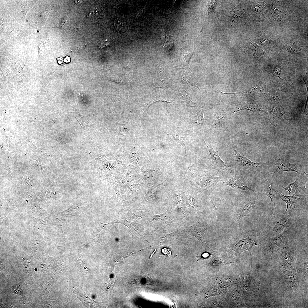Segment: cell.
<instances>
[{
  "mask_svg": "<svg viewBox=\"0 0 308 308\" xmlns=\"http://www.w3.org/2000/svg\"><path fill=\"white\" fill-rule=\"evenodd\" d=\"M273 216L268 226V237L273 236L281 233L291 227L293 224L291 216L288 214L277 213Z\"/></svg>",
  "mask_w": 308,
  "mask_h": 308,
  "instance_id": "cell-1",
  "label": "cell"
},
{
  "mask_svg": "<svg viewBox=\"0 0 308 308\" xmlns=\"http://www.w3.org/2000/svg\"><path fill=\"white\" fill-rule=\"evenodd\" d=\"M270 169L271 171L279 175H282L285 172L292 171L303 177L308 175L295 163H291L284 158L276 159Z\"/></svg>",
  "mask_w": 308,
  "mask_h": 308,
  "instance_id": "cell-2",
  "label": "cell"
},
{
  "mask_svg": "<svg viewBox=\"0 0 308 308\" xmlns=\"http://www.w3.org/2000/svg\"><path fill=\"white\" fill-rule=\"evenodd\" d=\"M263 190L265 195L270 199L273 215L277 213L275 204V196L280 192L278 185L275 181L265 176L263 182Z\"/></svg>",
  "mask_w": 308,
  "mask_h": 308,
  "instance_id": "cell-3",
  "label": "cell"
},
{
  "mask_svg": "<svg viewBox=\"0 0 308 308\" xmlns=\"http://www.w3.org/2000/svg\"><path fill=\"white\" fill-rule=\"evenodd\" d=\"M297 175L294 182L289 184L283 189L288 192L289 195L300 197L307 196L308 189L306 187L307 181L305 178L307 177Z\"/></svg>",
  "mask_w": 308,
  "mask_h": 308,
  "instance_id": "cell-4",
  "label": "cell"
},
{
  "mask_svg": "<svg viewBox=\"0 0 308 308\" xmlns=\"http://www.w3.org/2000/svg\"><path fill=\"white\" fill-rule=\"evenodd\" d=\"M278 197L282 200L285 201L287 205L285 213L287 214L288 212L292 213L295 211L300 210L305 205L306 202L305 197H301L300 198L294 195L285 196L279 192L277 194Z\"/></svg>",
  "mask_w": 308,
  "mask_h": 308,
  "instance_id": "cell-5",
  "label": "cell"
},
{
  "mask_svg": "<svg viewBox=\"0 0 308 308\" xmlns=\"http://www.w3.org/2000/svg\"><path fill=\"white\" fill-rule=\"evenodd\" d=\"M291 227L281 233L275 236L268 237L266 242L268 248L272 252L275 250L283 245L287 244L291 235Z\"/></svg>",
  "mask_w": 308,
  "mask_h": 308,
  "instance_id": "cell-6",
  "label": "cell"
},
{
  "mask_svg": "<svg viewBox=\"0 0 308 308\" xmlns=\"http://www.w3.org/2000/svg\"><path fill=\"white\" fill-rule=\"evenodd\" d=\"M237 161L243 168L253 172L259 171L267 165L263 162L255 163L252 161L245 156L241 155L236 150L234 146L233 147Z\"/></svg>",
  "mask_w": 308,
  "mask_h": 308,
  "instance_id": "cell-7",
  "label": "cell"
},
{
  "mask_svg": "<svg viewBox=\"0 0 308 308\" xmlns=\"http://www.w3.org/2000/svg\"><path fill=\"white\" fill-rule=\"evenodd\" d=\"M203 141L206 146L210 153V161L215 169L222 171H226L228 169L230 166L227 163L224 162L219 156L218 151H215L213 149L208 146L203 139Z\"/></svg>",
  "mask_w": 308,
  "mask_h": 308,
  "instance_id": "cell-8",
  "label": "cell"
},
{
  "mask_svg": "<svg viewBox=\"0 0 308 308\" xmlns=\"http://www.w3.org/2000/svg\"><path fill=\"white\" fill-rule=\"evenodd\" d=\"M224 185L238 188L244 191H250L255 194L256 193L255 188L248 181L233 178L223 182Z\"/></svg>",
  "mask_w": 308,
  "mask_h": 308,
  "instance_id": "cell-9",
  "label": "cell"
},
{
  "mask_svg": "<svg viewBox=\"0 0 308 308\" xmlns=\"http://www.w3.org/2000/svg\"><path fill=\"white\" fill-rule=\"evenodd\" d=\"M257 244L251 238H247L240 241L233 248L239 255L243 252L248 251L251 253L252 248Z\"/></svg>",
  "mask_w": 308,
  "mask_h": 308,
  "instance_id": "cell-10",
  "label": "cell"
},
{
  "mask_svg": "<svg viewBox=\"0 0 308 308\" xmlns=\"http://www.w3.org/2000/svg\"><path fill=\"white\" fill-rule=\"evenodd\" d=\"M205 230V229L201 225L199 222H197L189 227L188 229V231L191 235L196 237L204 247L208 248L204 239Z\"/></svg>",
  "mask_w": 308,
  "mask_h": 308,
  "instance_id": "cell-11",
  "label": "cell"
},
{
  "mask_svg": "<svg viewBox=\"0 0 308 308\" xmlns=\"http://www.w3.org/2000/svg\"><path fill=\"white\" fill-rule=\"evenodd\" d=\"M255 203L250 200L241 208L238 215V222L240 223L243 218L252 212L255 207Z\"/></svg>",
  "mask_w": 308,
  "mask_h": 308,
  "instance_id": "cell-12",
  "label": "cell"
},
{
  "mask_svg": "<svg viewBox=\"0 0 308 308\" xmlns=\"http://www.w3.org/2000/svg\"><path fill=\"white\" fill-rule=\"evenodd\" d=\"M163 45V46L167 50H171L174 45L173 40L172 36L169 35H166L164 37Z\"/></svg>",
  "mask_w": 308,
  "mask_h": 308,
  "instance_id": "cell-13",
  "label": "cell"
},
{
  "mask_svg": "<svg viewBox=\"0 0 308 308\" xmlns=\"http://www.w3.org/2000/svg\"><path fill=\"white\" fill-rule=\"evenodd\" d=\"M171 135L173 136L174 139L176 142L178 143H180L184 148L185 151L186 158L187 161V164H188L187 157L186 151V143L185 139L183 137H180L174 134H171Z\"/></svg>",
  "mask_w": 308,
  "mask_h": 308,
  "instance_id": "cell-14",
  "label": "cell"
},
{
  "mask_svg": "<svg viewBox=\"0 0 308 308\" xmlns=\"http://www.w3.org/2000/svg\"><path fill=\"white\" fill-rule=\"evenodd\" d=\"M10 291L12 293L16 294L21 295L23 297V291L19 287H13L11 288Z\"/></svg>",
  "mask_w": 308,
  "mask_h": 308,
  "instance_id": "cell-15",
  "label": "cell"
},
{
  "mask_svg": "<svg viewBox=\"0 0 308 308\" xmlns=\"http://www.w3.org/2000/svg\"><path fill=\"white\" fill-rule=\"evenodd\" d=\"M183 81L187 83V84L193 86L195 85L194 84H195L194 80L192 78L188 76H183Z\"/></svg>",
  "mask_w": 308,
  "mask_h": 308,
  "instance_id": "cell-16",
  "label": "cell"
},
{
  "mask_svg": "<svg viewBox=\"0 0 308 308\" xmlns=\"http://www.w3.org/2000/svg\"><path fill=\"white\" fill-rule=\"evenodd\" d=\"M192 54L190 52H185L183 54V60L186 62L188 63L191 56Z\"/></svg>",
  "mask_w": 308,
  "mask_h": 308,
  "instance_id": "cell-17",
  "label": "cell"
},
{
  "mask_svg": "<svg viewBox=\"0 0 308 308\" xmlns=\"http://www.w3.org/2000/svg\"><path fill=\"white\" fill-rule=\"evenodd\" d=\"M281 72L280 67L279 66L276 67L273 71V74L274 76L279 77Z\"/></svg>",
  "mask_w": 308,
  "mask_h": 308,
  "instance_id": "cell-18",
  "label": "cell"
},
{
  "mask_svg": "<svg viewBox=\"0 0 308 308\" xmlns=\"http://www.w3.org/2000/svg\"><path fill=\"white\" fill-rule=\"evenodd\" d=\"M26 183L29 185H32L33 183V180L30 175H28L25 178Z\"/></svg>",
  "mask_w": 308,
  "mask_h": 308,
  "instance_id": "cell-19",
  "label": "cell"
},
{
  "mask_svg": "<svg viewBox=\"0 0 308 308\" xmlns=\"http://www.w3.org/2000/svg\"><path fill=\"white\" fill-rule=\"evenodd\" d=\"M109 42L107 40H106L103 41L101 42L100 43L99 45V46L100 48H103L107 46Z\"/></svg>",
  "mask_w": 308,
  "mask_h": 308,
  "instance_id": "cell-20",
  "label": "cell"
},
{
  "mask_svg": "<svg viewBox=\"0 0 308 308\" xmlns=\"http://www.w3.org/2000/svg\"><path fill=\"white\" fill-rule=\"evenodd\" d=\"M67 58V57H66V58H65V62H69L70 61H69L70 59L69 58Z\"/></svg>",
  "mask_w": 308,
  "mask_h": 308,
  "instance_id": "cell-21",
  "label": "cell"
},
{
  "mask_svg": "<svg viewBox=\"0 0 308 308\" xmlns=\"http://www.w3.org/2000/svg\"><path fill=\"white\" fill-rule=\"evenodd\" d=\"M75 2L77 3H80L82 1L80 0H75Z\"/></svg>",
  "mask_w": 308,
  "mask_h": 308,
  "instance_id": "cell-22",
  "label": "cell"
}]
</instances>
